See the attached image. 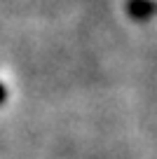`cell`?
<instances>
[{"label": "cell", "mask_w": 157, "mask_h": 159, "mask_svg": "<svg viewBox=\"0 0 157 159\" xmlns=\"http://www.w3.org/2000/svg\"><path fill=\"white\" fill-rule=\"evenodd\" d=\"M127 12L131 19H148L157 12V2H152V0H129Z\"/></svg>", "instance_id": "6da1fadb"}, {"label": "cell", "mask_w": 157, "mask_h": 159, "mask_svg": "<svg viewBox=\"0 0 157 159\" xmlns=\"http://www.w3.org/2000/svg\"><path fill=\"white\" fill-rule=\"evenodd\" d=\"M5 96H7V91H5V87L0 84V103H2V101H5Z\"/></svg>", "instance_id": "7a4b0ae2"}]
</instances>
